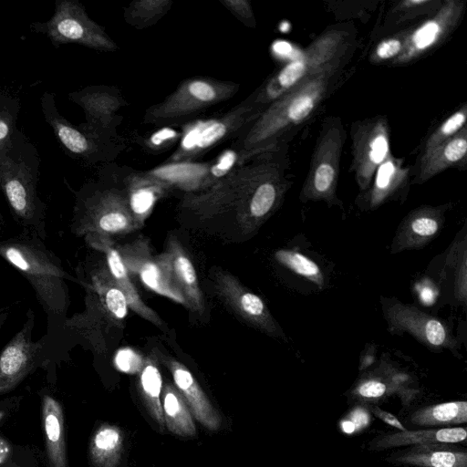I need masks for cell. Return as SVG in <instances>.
<instances>
[{
  "label": "cell",
  "instance_id": "f35d334b",
  "mask_svg": "<svg viewBox=\"0 0 467 467\" xmlns=\"http://www.w3.org/2000/svg\"><path fill=\"white\" fill-rule=\"evenodd\" d=\"M189 90L192 96L203 101L212 100L215 97V92L211 86L202 81H194Z\"/></svg>",
  "mask_w": 467,
  "mask_h": 467
},
{
  "label": "cell",
  "instance_id": "74e56055",
  "mask_svg": "<svg viewBox=\"0 0 467 467\" xmlns=\"http://www.w3.org/2000/svg\"><path fill=\"white\" fill-rule=\"evenodd\" d=\"M13 117L5 111H0V161L8 156L13 133Z\"/></svg>",
  "mask_w": 467,
  "mask_h": 467
},
{
  "label": "cell",
  "instance_id": "3957f363",
  "mask_svg": "<svg viewBox=\"0 0 467 467\" xmlns=\"http://www.w3.org/2000/svg\"><path fill=\"white\" fill-rule=\"evenodd\" d=\"M348 57L335 62L276 99L262 125L264 136L297 128L308 120L330 92Z\"/></svg>",
  "mask_w": 467,
  "mask_h": 467
},
{
  "label": "cell",
  "instance_id": "8d00e7d4",
  "mask_svg": "<svg viewBox=\"0 0 467 467\" xmlns=\"http://www.w3.org/2000/svg\"><path fill=\"white\" fill-rule=\"evenodd\" d=\"M144 358L130 348L120 349L115 357V364L119 369L128 373H139Z\"/></svg>",
  "mask_w": 467,
  "mask_h": 467
},
{
  "label": "cell",
  "instance_id": "8fae6325",
  "mask_svg": "<svg viewBox=\"0 0 467 467\" xmlns=\"http://www.w3.org/2000/svg\"><path fill=\"white\" fill-rule=\"evenodd\" d=\"M213 283L217 295L236 316L271 337H285L262 298L247 290L232 274L217 271Z\"/></svg>",
  "mask_w": 467,
  "mask_h": 467
},
{
  "label": "cell",
  "instance_id": "4fadbf2b",
  "mask_svg": "<svg viewBox=\"0 0 467 467\" xmlns=\"http://www.w3.org/2000/svg\"><path fill=\"white\" fill-rule=\"evenodd\" d=\"M413 168L404 165L402 159L390 152L377 169L368 188L360 192L356 199L362 211H373L390 201L407 197L411 183Z\"/></svg>",
  "mask_w": 467,
  "mask_h": 467
},
{
  "label": "cell",
  "instance_id": "e0dca14e",
  "mask_svg": "<svg viewBox=\"0 0 467 467\" xmlns=\"http://www.w3.org/2000/svg\"><path fill=\"white\" fill-rule=\"evenodd\" d=\"M154 354L171 372L174 386L184 398L194 418L205 429L218 431L222 425L221 416L191 371L171 357L164 356L159 351Z\"/></svg>",
  "mask_w": 467,
  "mask_h": 467
},
{
  "label": "cell",
  "instance_id": "f6af8a7d",
  "mask_svg": "<svg viewBox=\"0 0 467 467\" xmlns=\"http://www.w3.org/2000/svg\"><path fill=\"white\" fill-rule=\"evenodd\" d=\"M4 225V217L2 215V213L0 211V229L3 227Z\"/></svg>",
  "mask_w": 467,
  "mask_h": 467
},
{
  "label": "cell",
  "instance_id": "8992f818",
  "mask_svg": "<svg viewBox=\"0 0 467 467\" xmlns=\"http://www.w3.org/2000/svg\"><path fill=\"white\" fill-rule=\"evenodd\" d=\"M0 189L15 221L26 232L47 238L46 205L36 192V182L26 164L9 156L0 161Z\"/></svg>",
  "mask_w": 467,
  "mask_h": 467
},
{
  "label": "cell",
  "instance_id": "ba28073f",
  "mask_svg": "<svg viewBox=\"0 0 467 467\" xmlns=\"http://www.w3.org/2000/svg\"><path fill=\"white\" fill-rule=\"evenodd\" d=\"M351 171L360 192L366 191L389 150V125L385 116L378 115L351 125Z\"/></svg>",
  "mask_w": 467,
  "mask_h": 467
},
{
  "label": "cell",
  "instance_id": "d590c367",
  "mask_svg": "<svg viewBox=\"0 0 467 467\" xmlns=\"http://www.w3.org/2000/svg\"><path fill=\"white\" fill-rule=\"evenodd\" d=\"M156 201V194L151 189L142 188L130 196V212L139 227L141 228L145 217L149 214Z\"/></svg>",
  "mask_w": 467,
  "mask_h": 467
},
{
  "label": "cell",
  "instance_id": "9c48e42d",
  "mask_svg": "<svg viewBox=\"0 0 467 467\" xmlns=\"http://www.w3.org/2000/svg\"><path fill=\"white\" fill-rule=\"evenodd\" d=\"M465 10V0H443L432 16L408 27L404 49L389 65L415 62L443 44L460 25Z\"/></svg>",
  "mask_w": 467,
  "mask_h": 467
},
{
  "label": "cell",
  "instance_id": "7bdbcfd3",
  "mask_svg": "<svg viewBox=\"0 0 467 467\" xmlns=\"http://www.w3.org/2000/svg\"><path fill=\"white\" fill-rule=\"evenodd\" d=\"M175 133L173 130L165 129L153 135L151 141L155 144H160L162 140L173 137Z\"/></svg>",
  "mask_w": 467,
  "mask_h": 467
},
{
  "label": "cell",
  "instance_id": "836d02e7",
  "mask_svg": "<svg viewBox=\"0 0 467 467\" xmlns=\"http://www.w3.org/2000/svg\"><path fill=\"white\" fill-rule=\"evenodd\" d=\"M407 34L408 28L382 38L371 50L369 61L373 64H390L402 53Z\"/></svg>",
  "mask_w": 467,
  "mask_h": 467
},
{
  "label": "cell",
  "instance_id": "bcb514c9",
  "mask_svg": "<svg viewBox=\"0 0 467 467\" xmlns=\"http://www.w3.org/2000/svg\"><path fill=\"white\" fill-rule=\"evenodd\" d=\"M4 416H5V412L3 410H0V421L2 420Z\"/></svg>",
  "mask_w": 467,
  "mask_h": 467
},
{
  "label": "cell",
  "instance_id": "d6a6232c",
  "mask_svg": "<svg viewBox=\"0 0 467 467\" xmlns=\"http://www.w3.org/2000/svg\"><path fill=\"white\" fill-rule=\"evenodd\" d=\"M466 120L467 105L464 103L426 138L421 148V153L431 150L455 136L466 127Z\"/></svg>",
  "mask_w": 467,
  "mask_h": 467
},
{
  "label": "cell",
  "instance_id": "6da1fadb",
  "mask_svg": "<svg viewBox=\"0 0 467 467\" xmlns=\"http://www.w3.org/2000/svg\"><path fill=\"white\" fill-rule=\"evenodd\" d=\"M0 256L30 284L47 317V332H61L69 306L67 282H78L38 236L21 232L0 239Z\"/></svg>",
  "mask_w": 467,
  "mask_h": 467
},
{
  "label": "cell",
  "instance_id": "484cf974",
  "mask_svg": "<svg viewBox=\"0 0 467 467\" xmlns=\"http://www.w3.org/2000/svg\"><path fill=\"white\" fill-rule=\"evenodd\" d=\"M122 431L112 424L103 423L93 433L89 443V457L93 467H118L122 451Z\"/></svg>",
  "mask_w": 467,
  "mask_h": 467
},
{
  "label": "cell",
  "instance_id": "ee69618b",
  "mask_svg": "<svg viewBox=\"0 0 467 467\" xmlns=\"http://www.w3.org/2000/svg\"><path fill=\"white\" fill-rule=\"evenodd\" d=\"M10 455V446L8 442L0 437V464L6 462Z\"/></svg>",
  "mask_w": 467,
  "mask_h": 467
},
{
  "label": "cell",
  "instance_id": "cb8c5ba5",
  "mask_svg": "<svg viewBox=\"0 0 467 467\" xmlns=\"http://www.w3.org/2000/svg\"><path fill=\"white\" fill-rule=\"evenodd\" d=\"M442 258L441 285L450 288L454 303L465 305L467 296V249L466 237L455 240Z\"/></svg>",
  "mask_w": 467,
  "mask_h": 467
},
{
  "label": "cell",
  "instance_id": "5b68a950",
  "mask_svg": "<svg viewBox=\"0 0 467 467\" xmlns=\"http://www.w3.org/2000/svg\"><path fill=\"white\" fill-rule=\"evenodd\" d=\"M35 313L28 308L21 328L0 353V395L14 389L33 370L49 361L56 350L55 335L47 333L33 341Z\"/></svg>",
  "mask_w": 467,
  "mask_h": 467
},
{
  "label": "cell",
  "instance_id": "44dd1931",
  "mask_svg": "<svg viewBox=\"0 0 467 467\" xmlns=\"http://www.w3.org/2000/svg\"><path fill=\"white\" fill-rule=\"evenodd\" d=\"M385 461L401 467H467V452L452 444L420 445L393 451Z\"/></svg>",
  "mask_w": 467,
  "mask_h": 467
},
{
  "label": "cell",
  "instance_id": "277c9868",
  "mask_svg": "<svg viewBox=\"0 0 467 467\" xmlns=\"http://www.w3.org/2000/svg\"><path fill=\"white\" fill-rule=\"evenodd\" d=\"M345 140L346 130L341 119L338 117L326 118L299 194L302 202L323 201L327 205L341 206L337 189Z\"/></svg>",
  "mask_w": 467,
  "mask_h": 467
},
{
  "label": "cell",
  "instance_id": "60d3db41",
  "mask_svg": "<svg viewBox=\"0 0 467 467\" xmlns=\"http://www.w3.org/2000/svg\"><path fill=\"white\" fill-rule=\"evenodd\" d=\"M235 156L234 152L225 153L221 159L220 162L213 168V172L216 176L224 174L234 161Z\"/></svg>",
  "mask_w": 467,
  "mask_h": 467
},
{
  "label": "cell",
  "instance_id": "2e32d148",
  "mask_svg": "<svg viewBox=\"0 0 467 467\" xmlns=\"http://www.w3.org/2000/svg\"><path fill=\"white\" fill-rule=\"evenodd\" d=\"M86 243L93 249L105 254L108 270L117 285L122 290L129 303V307L142 318L156 327L164 329L165 323L160 316L149 307L140 297L139 293L130 278L117 245L111 237L98 234L84 236Z\"/></svg>",
  "mask_w": 467,
  "mask_h": 467
},
{
  "label": "cell",
  "instance_id": "7c38bea8",
  "mask_svg": "<svg viewBox=\"0 0 467 467\" xmlns=\"http://www.w3.org/2000/svg\"><path fill=\"white\" fill-rule=\"evenodd\" d=\"M77 236L98 234L111 237L139 229L131 212L106 199L81 202L76 207L70 226Z\"/></svg>",
  "mask_w": 467,
  "mask_h": 467
},
{
  "label": "cell",
  "instance_id": "7a4b0ae2",
  "mask_svg": "<svg viewBox=\"0 0 467 467\" xmlns=\"http://www.w3.org/2000/svg\"><path fill=\"white\" fill-rule=\"evenodd\" d=\"M354 29L348 25H337L324 30L299 57L287 63L271 79L266 87V96L276 99L328 66L348 57L356 46Z\"/></svg>",
  "mask_w": 467,
  "mask_h": 467
},
{
  "label": "cell",
  "instance_id": "d4e9b609",
  "mask_svg": "<svg viewBox=\"0 0 467 467\" xmlns=\"http://www.w3.org/2000/svg\"><path fill=\"white\" fill-rule=\"evenodd\" d=\"M161 406L168 431L182 437H192L196 427L192 414L176 387L166 382L161 391Z\"/></svg>",
  "mask_w": 467,
  "mask_h": 467
},
{
  "label": "cell",
  "instance_id": "7dc6e473",
  "mask_svg": "<svg viewBox=\"0 0 467 467\" xmlns=\"http://www.w3.org/2000/svg\"><path fill=\"white\" fill-rule=\"evenodd\" d=\"M15 467V466H14Z\"/></svg>",
  "mask_w": 467,
  "mask_h": 467
},
{
  "label": "cell",
  "instance_id": "4dcf8cb0",
  "mask_svg": "<svg viewBox=\"0 0 467 467\" xmlns=\"http://www.w3.org/2000/svg\"><path fill=\"white\" fill-rule=\"evenodd\" d=\"M442 2L443 0H403L395 2L386 14L384 27H396L421 16L428 18L441 7Z\"/></svg>",
  "mask_w": 467,
  "mask_h": 467
},
{
  "label": "cell",
  "instance_id": "f1b7e54d",
  "mask_svg": "<svg viewBox=\"0 0 467 467\" xmlns=\"http://www.w3.org/2000/svg\"><path fill=\"white\" fill-rule=\"evenodd\" d=\"M386 368H377L364 375L352 389V396L361 401H376L401 388L409 380L407 375L390 367L386 374Z\"/></svg>",
  "mask_w": 467,
  "mask_h": 467
},
{
  "label": "cell",
  "instance_id": "e575fe53",
  "mask_svg": "<svg viewBox=\"0 0 467 467\" xmlns=\"http://www.w3.org/2000/svg\"><path fill=\"white\" fill-rule=\"evenodd\" d=\"M225 131L222 123L213 122L204 127H198L185 136L183 147L191 149L195 145L201 148L207 147L220 139Z\"/></svg>",
  "mask_w": 467,
  "mask_h": 467
},
{
  "label": "cell",
  "instance_id": "d6986e66",
  "mask_svg": "<svg viewBox=\"0 0 467 467\" xmlns=\"http://www.w3.org/2000/svg\"><path fill=\"white\" fill-rule=\"evenodd\" d=\"M467 127L431 150L421 153L413 168L411 183L422 184L443 171L466 164Z\"/></svg>",
  "mask_w": 467,
  "mask_h": 467
},
{
  "label": "cell",
  "instance_id": "ac0fdd59",
  "mask_svg": "<svg viewBox=\"0 0 467 467\" xmlns=\"http://www.w3.org/2000/svg\"><path fill=\"white\" fill-rule=\"evenodd\" d=\"M161 255L175 285L186 301V306L192 311L202 313L204 310V300L195 268L175 236L168 238L166 250Z\"/></svg>",
  "mask_w": 467,
  "mask_h": 467
},
{
  "label": "cell",
  "instance_id": "b9f144b4",
  "mask_svg": "<svg viewBox=\"0 0 467 467\" xmlns=\"http://www.w3.org/2000/svg\"><path fill=\"white\" fill-rule=\"evenodd\" d=\"M420 298L424 304H431L436 297V289L431 285V283L421 284L420 287Z\"/></svg>",
  "mask_w": 467,
  "mask_h": 467
},
{
  "label": "cell",
  "instance_id": "7402d4cb",
  "mask_svg": "<svg viewBox=\"0 0 467 467\" xmlns=\"http://www.w3.org/2000/svg\"><path fill=\"white\" fill-rule=\"evenodd\" d=\"M286 182L274 167L254 190L247 209L243 213L241 227L245 233L256 230L277 207L285 192Z\"/></svg>",
  "mask_w": 467,
  "mask_h": 467
},
{
  "label": "cell",
  "instance_id": "603a6c76",
  "mask_svg": "<svg viewBox=\"0 0 467 467\" xmlns=\"http://www.w3.org/2000/svg\"><path fill=\"white\" fill-rule=\"evenodd\" d=\"M42 418L48 467H67L64 414L52 396L42 397Z\"/></svg>",
  "mask_w": 467,
  "mask_h": 467
},
{
  "label": "cell",
  "instance_id": "1f68e13d",
  "mask_svg": "<svg viewBox=\"0 0 467 467\" xmlns=\"http://www.w3.org/2000/svg\"><path fill=\"white\" fill-rule=\"evenodd\" d=\"M275 258L293 273L306 278L320 288L324 287L325 277L320 267L302 253L293 249H280L275 252Z\"/></svg>",
  "mask_w": 467,
  "mask_h": 467
},
{
  "label": "cell",
  "instance_id": "9a60e30c",
  "mask_svg": "<svg viewBox=\"0 0 467 467\" xmlns=\"http://www.w3.org/2000/svg\"><path fill=\"white\" fill-rule=\"evenodd\" d=\"M34 30L46 34L54 43L96 45L99 36L82 9L74 2H56L54 16L46 23H35Z\"/></svg>",
  "mask_w": 467,
  "mask_h": 467
},
{
  "label": "cell",
  "instance_id": "f546056e",
  "mask_svg": "<svg viewBox=\"0 0 467 467\" xmlns=\"http://www.w3.org/2000/svg\"><path fill=\"white\" fill-rule=\"evenodd\" d=\"M42 106L46 119L60 143L72 153H86L90 148L88 140L57 113L52 94L43 96Z\"/></svg>",
  "mask_w": 467,
  "mask_h": 467
},
{
  "label": "cell",
  "instance_id": "4316f807",
  "mask_svg": "<svg viewBox=\"0 0 467 467\" xmlns=\"http://www.w3.org/2000/svg\"><path fill=\"white\" fill-rule=\"evenodd\" d=\"M139 389L143 403L161 431L165 429L161 406L162 379L157 364L155 354L144 358L139 372Z\"/></svg>",
  "mask_w": 467,
  "mask_h": 467
},
{
  "label": "cell",
  "instance_id": "52a82bcc",
  "mask_svg": "<svg viewBox=\"0 0 467 467\" xmlns=\"http://www.w3.org/2000/svg\"><path fill=\"white\" fill-rule=\"evenodd\" d=\"M381 306L389 333H408L432 350L456 351L459 348L445 323L414 305L404 304L395 298L381 297Z\"/></svg>",
  "mask_w": 467,
  "mask_h": 467
},
{
  "label": "cell",
  "instance_id": "ffe728a7",
  "mask_svg": "<svg viewBox=\"0 0 467 467\" xmlns=\"http://www.w3.org/2000/svg\"><path fill=\"white\" fill-rule=\"evenodd\" d=\"M466 441V427L429 428L417 431H399L378 435L371 440L369 451L431 444H456Z\"/></svg>",
  "mask_w": 467,
  "mask_h": 467
},
{
  "label": "cell",
  "instance_id": "ab89813d",
  "mask_svg": "<svg viewBox=\"0 0 467 467\" xmlns=\"http://www.w3.org/2000/svg\"><path fill=\"white\" fill-rule=\"evenodd\" d=\"M370 411L382 421L389 426L396 428L398 431H406L407 429L397 419V417L388 411L379 409L377 406H369Z\"/></svg>",
  "mask_w": 467,
  "mask_h": 467
},
{
  "label": "cell",
  "instance_id": "30bf717a",
  "mask_svg": "<svg viewBox=\"0 0 467 467\" xmlns=\"http://www.w3.org/2000/svg\"><path fill=\"white\" fill-rule=\"evenodd\" d=\"M117 249L129 275H137L147 288L186 306V301L175 285L161 254L152 256L146 239L138 238L117 246Z\"/></svg>",
  "mask_w": 467,
  "mask_h": 467
},
{
  "label": "cell",
  "instance_id": "5bb4252c",
  "mask_svg": "<svg viewBox=\"0 0 467 467\" xmlns=\"http://www.w3.org/2000/svg\"><path fill=\"white\" fill-rule=\"evenodd\" d=\"M449 204L421 205L411 210L400 222L393 237L390 253L420 249L438 236L445 223Z\"/></svg>",
  "mask_w": 467,
  "mask_h": 467
},
{
  "label": "cell",
  "instance_id": "83f0119b",
  "mask_svg": "<svg viewBox=\"0 0 467 467\" xmlns=\"http://www.w3.org/2000/svg\"><path fill=\"white\" fill-rule=\"evenodd\" d=\"M410 421L428 428L457 427L467 422V402L454 400L422 407L410 415Z\"/></svg>",
  "mask_w": 467,
  "mask_h": 467
}]
</instances>
